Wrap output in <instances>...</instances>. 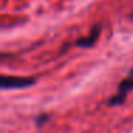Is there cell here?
Instances as JSON below:
<instances>
[{"mask_svg": "<svg viewBox=\"0 0 133 133\" xmlns=\"http://www.w3.org/2000/svg\"><path fill=\"white\" fill-rule=\"evenodd\" d=\"M130 90H133V67L130 69L127 77L120 82V84L117 87V92L109 99L107 104L109 106H119V104H122L127 99V95H129Z\"/></svg>", "mask_w": 133, "mask_h": 133, "instance_id": "1", "label": "cell"}, {"mask_svg": "<svg viewBox=\"0 0 133 133\" xmlns=\"http://www.w3.org/2000/svg\"><path fill=\"white\" fill-rule=\"evenodd\" d=\"M35 83L36 80L32 77L0 75V89H24V87H29Z\"/></svg>", "mask_w": 133, "mask_h": 133, "instance_id": "2", "label": "cell"}, {"mask_svg": "<svg viewBox=\"0 0 133 133\" xmlns=\"http://www.w3.org/2000/svg\"><path fill=\"white\" fill-rule=\"evenodd\" d=\"M100 32H102V26L97 24V26H95L92 30H90V33L87 36L77 39L75 44L79 46V47H92V46H95L96 42H97V39H99V36H100Z\"/></svg>", "mask_w": 133, "mask_h": 133, "instance_id": "3", "label": "cell"}, {"mask_svg": "<svg viewBox=\"0 0 133 133\" xmlns=\"http://www.w3.org/2000/svg\"><path fill=\"white\" fill-rule=\"evenodd\" d=\"M49 119H50V116L47 115V113H43V115H40V116L36 117V124H37V126H42V124H44Z\"/></svg>", "mask_w": 133, "mask_h": 133, "instance_id": "4", "label": "cell"}, {"mask_svg": "<svg viewBox=\"0 0 133 133\" xmlns=\"http://www.w3.org/2000/svg\"><path fill=\"white\" fill-rule=\"evenodd\" d=\"M9 57H13V55H10V53H0V60H3V59H9Z\"/></svg>", "mask_w": 133, "mask_h": 133, "instance_id": "5", "label": "cell"}, {"mask_svg": "<svg viewBox=\"0 0 133 133\" xmlns=\"http://www.w3.org/2000/svg\"><path fill=\"white\" fill-rule=\"evenodd\" d=\"M130 19H133V13H130Z\"/></svg>", "mask_w": 133, "mask_h": 133, "instance_id": "6", "label": "cell"}]
</instances>
